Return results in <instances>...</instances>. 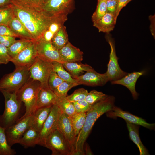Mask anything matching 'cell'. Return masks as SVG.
Returning a JSON list of instances; mask_svg holds the SVG:
<instances>
[{
    "label": "cell",
    "instance_id": "obj_1",
    "mask_svg": "<svg viewBox=\"0 0 155 155\" xmlns=\"http://www.w3.org/2000/svg\"><path fill=\"white\" fill-rule=\"evenodd\" d=\"M14 5L15 15L22 24L34 40L41 38L56 15L42 10Z\"/></svg>",
    "mask_w": 155,
    "mask_h": 155
},
{
    "label": "cell",
    "instance_id": "obj_2",
    "mask_svg": "<svg viewBox=\"0 0 155 155\" xmlns=\"http://www.w3.org/2000/svg\"><path fill=\"white\" fill-rule=\"evenodd\" d=\"M115 101L114 96L108 95L105 98L91 105L86 112L84 125L76 138L74 145V155H85L84 145L94 123L101 115L112 109Z\"/></svg>",
    "mask_w": 155,
    "mask_h": 155
},
{
    "label": "cell",
    "instance_id": "obj_3",
    "mask_svg": "<svg viewBox=\"0 0 155 155\" xmlns=\"http://www.w3.org/2000/svg\"><path fill=\"white\" fill-rule=\"evenodd\" d=\"M41 87L40 83L30 77L26 83L17 92L18 99L23 102L26 112L21 118L32 115L35 110L38 94Z\"/></svg>",
    "mask_w": 155,
    "mask_h": 155
},
{
    "label": "cell",
    "instance_id": "obj_4",
    "mask_svg": "<svg viewBox=\"0 0 155 155\" xmlns=\"http://www.w3.org/2000/svg\"><path fill=\"white\" fill-rule=\"evenodd\" d=\"M5 98V108L3 114L0 117V126L5 129L14 123L18 115L21 102L18 99L17 92L0 91Z\"/></svg>",
    "mask_w": 155,
    "mask_h": 155
},
{
    "label": "cell",
    "instance_id": "obj_5",
    "mask_svg": "<svg viewBox=\"0 0 155 155\" xmlns=\"http://www.w3.org/2000/svg\"><path fill=\"white\" fill-rule=\"evenodd\" d=\"M52 151V155H74L73 146L57 129H56L46 137L44 146Z\"/></svg>",
    "mask_w": 155,
    "mask_h": 155
},
{
    "label": "cell",
    "instance_id": "obj_6",
    "mask_svg": "<svg viewBox=\"0 0 155 155\" xmlns=\"http://www.w3.org/2000/svg\"><path fill=\"white\" fill-rule=\"evenodd\" d=\"M29 69L26 67H16L13 72L4 75L0 80V91H18L29 78Z\"/></svg>",
    "mask_w": 155,
    "mask_h": 155
},
{
    "label": "cell",
    "instance_id": "obj_7",
    "mask_svg": "<svg viewBox=\"0 0 155 155\" xmlns=\"http://www.w3.org/2000/svg\"><path fill=\"white\" fill-rule=\"evenodd\" d=\"M53 71L52 62L37 57L29 69V77L39 82L41 85L48 84L49 77Z\"/></svg>",
    "mask_w": 155,
    "mask_h": 155
},
{
    "label": "cell",
    "instance_id": "obj_8",
    "mask_svg": "<svg viewBox=\"0 0 155 155\" xmlns=\"http://www.w3.org/2000/svg\"><path fill=\"white\" fill-rule=\"evenodd\" d=\"M32 114L20 118L15 124L5 129V133L9 144L11 146L18 142L27 129L31 125Z\"/></svg>",
    "mask_w": 155,
    "mask_h": 155
},
{
    "label": "cell",
    "instance_id": "obj_9",
    "mask_svg": "<svg viewBox=\"0 0 155 155\" xmlns=\"http://www.w3.org/2000/svg\"><path fill=\"white\" fill-rule=\"evenodd\" d=\"M35 41L38 57L49 62L57 61L62 63H64L59 50L53 46L51 42L46 41L42 38Z\"/></svg>",
    "mask_w": 155,
    "mask_h": 155
},
{
    "label": "cell",
    "instance_id": "obj_10",
    "mask_svg": "<svg viewBox=\"0 0 155 155\" xmlns=\"http://www.w3.org/2000/svg\"><path fill=\"white\" fill-rule=\"evenodd\" d=\"M74 7L75 0H47L41 9L52 16L68 15L72 11Z\"/></svg>",
    "mask_w": 155,
    "mask_h": 155
},
{
    "label": "cell",
    "instance_id": "obj_11",
    "mask_svg": "<svg viewBox=\"0 0 155 155\" xmlns=\"http://www.w3.org/2000/svg\"><path fill=\"white\" fill-rule=\"evenodd\" d=\"M107 41L111 48L109 59L106 72L109 81H112L119 79L128 73L122 70L118 62V58L117 56L115 43L110 38H107Z\"/></svg>",
    "mask_w": 155,
    "mask_h": 155
},
{
    "label": "cell",
    "instance_id": "obj_12",
    "mask_svg": "<svg viewBox=\"0 0 155 155\" xmlns=\"http://www.w3.org/2000/svg\"><path fill=\"white\" fill-rule=\"evenodd\" d=\"M37 57L36 44L35 40H33L16 56L12 58L10 61L14 64L16 67L30 68Z\"/></svg>",
    "mask_w": 155,
    "mask_h": 155
},
{
    "label": "cell",
    "instance_id": "obj_13",
    "mask_svg": "<svg viewBox=\"0 0 155 155\" xmlns=\"http://www.w3.org/2000/svg\"><path fill=\"white\" fill-rule=\"evenodd\" d=\"M106 113L108 117L115 118L117 117H120L126 121L142 126L150 130H154L155 128L154 123H148L143 118L124 111L120 108L115 106L111 110Z\"/></svg>",
    "mask_w": 155,
    "mask_h": 155
},
{
    "label": "cell",
    "instance_id": "obj_14",
    "mask_svg": "<svg viewBox=\"0 0 155 155\" xmlns=\"http://www.w3.org/2000/svg\"><path fill=\"white\" fill-rule=\"evenodd\" d=\"M62 112L56 105H53L50 113L40 132L38 145L44 146L45 140L47 136L57 129V123Z\"/></svg>",
    "mask_w": 155,
    "mask_h": 155
},
{
    "label": "cell",
    "instance_id": "obj_15",
    "mask_svg": "<svg viewBox=\"0 0 155 155\" xmlns=\"http://www.w3.org/2000/svg\"><path fill=\"white\" fill-rule=\"evenodd\" d=\"M75 79L78 85L82 84L91 86H103L109 81L106 73H99L93 68Z\"/></svg>",
    "mask_w": 155,
    "mask_h": 155
},
{
    "label": "cell",
    "instance_id": "obj_16",
    "mask_svg": "<svg viewBox=\"0 0 155 155\" xmlns=\"http://www.w3.org/2000/svg\"><path fill=\"white\" fill-rule=\"evenodd\" d=\"M57 129L74 147L76 137L70 117L62 112L58 121Z\"/></svg>",
    "mask_w": 155,
    "mask_h": 155
},
{
    "label": "cell",
    "instance_id": "obj_17",
    "mask_svg": "<svg viewBox=\"0 0 155 155\" xmlns=\"http://www.w3.org/2000/svg\"><path fill=\"white\" fill-rule=\"evenodd\" d=\"M145 71L143 70L139 72H134L128 74L117 80L111 81L112 84H119L127 88L130 91L133 98L137 99L139 96L135 89V85L137 80L141 76L144 75Z\"/></svg>",
    "mask_w": 155,
    "mask_h": 155
},
{
    "label": "cell",
    "instance_id": "obj_18",
    "mask_svg": "<svg viewBox=\"0 0 155 155\" xmlns=\"http://www.w3.org/2000/svg\"><path fill=\"white\" fill-rule=\"evenodd\" d=\"M59 52L64 63L81 62L83 59V52L69 41Z\"/></svg>",
    "mask_w": 155,
    "mask_h": 155
},
{
    "label": "cell",
    "instance_id": "obj_19",
    "mask_svg": "<svg viewBox=\"0 0 155 155\" xmlns=\"http://www.w3.org/2000/svg\"><path fill=\"white\" fill-rule=\"evenodd\" d=\"M57 98L48 84L41 85L38 94L36 109L55 105Z\"/></svg>",
    "mask_w": 155,
    "mask_h": 155
},
{
    "label": "cell",
    "instance_id": "obj_20",
    "mask_svg": "<svg viewBox=\"0 0 155 155\" xmlns=\"http://www.w3.org/2000/svg\"><path fill=\"white\" fill-rule=\"evenodd\" d=\"M53 105L36 109L32 114L31 125L40 132L50 113Z\"/></svg>",
    "mask_w": 155,
    "mask_h": 155
},
{
    "label": "cell",
    "instance_id": "obj_21",
    "mask_svg": "<svg viewBox=\"0 0 155 155\" xmlns=\"http://www.w3.org/2000/svg\"><path fill=\"white\" fill-rule=\"evenodd\" d=\"M67 15L65 14L56 15L41 38L46 41L51 42L53 36L67 20Z\"/></svg>",
    "mask_w": 155,
    "mask_h": 155
},
{
    "label": "cell",
    "instance_id": "obj_22",
    "mask_svg": "<svg viewBox=\"0 0 155 155\" xmlns=\"http://www.w3.org/2000/svg\"><path fill=\"white\" fill-rule=\"evenodd\" d=\"M116 21L114 14L107 12L100 19L93 22V25L99 32L108 33L113 30Z\"/></svg>",
    "mask_w": 155,
    "mask_h": 155
},
{
    "label": "cell",
    "instance_id": "obj_23",
    "mask_svg": "<svg viewBox=\"0 0 155 155\" xmlns=\"http://www.w3.org/2000/svg\"><path fill=\"white\" fill-rule=\"evenodd\" d=\"M126 122L130 138L138 148L140 155H149L148 150L143 144L139 136L140 126L127 121H126Z\"/></svg>",
    "mask_w": 155,
    "mask_h": 155
},
{
    "label": "cell",
    "instance_id": "obj_24",
    "mask_svg": "<svg viewBox=\"0 0 155 155\" xmlns=\"http://www.w3.org/2000/svg\"><path fill=\"white\" fill-rule=\"evenodd\" d=\"M40 132L32 125L25 131L20 140L18 143L26 147L38 145Z\"/></svg>",
    "mask_w": 155,
    "mask_h": 155
},
{
    "label": "cell",
    "instance_id": "obj_25",
    "mask_svg": "<svg viewBox=\"0 0 155 155\" xmlns=\"http://www.w3.org/2000/svg\"><path fill=\"white\" fill-rule=\"evenodd\" d=\"M62 64L65 69L75 79L82 75L84 72L93 68L90 65L86 64H82L80 62H65Z\"/></svg>",
    "mask_w": 155,
    "mask_h": 155
},
{
    "label": "cell",
    "instance_id": "obj_26",
    "mask_svg": "<svg viewBox=\"0 0 155 155\" xmlns=\"http://www.w3.org/2000/svg\"><path fill=\"white\" fill-rule=\"evenodd\" d=\"M8 26L19 37L21 38L34 40L30 34L15 15Z\"/></svg>",
    "mask_w": 155,
    "mask_h": 155
},
{
    "label": "cell",
    "instance_id": "obj_27",
    "mask_svg": "<svg viewBox=\"0 0 155 155\" xmlns=\"http://www.w3.org/2000/svg\"><path fill=\"white\" fill-rule=\"evenodd\" d=\"M68 36L66 27L63 25L54 34L51 42L53 46L59 50L69 42Z\"/></svg>",
    "mask_w": 155,
    "mask_h": 155
},
{
    "label": "cell",
    "instance_id": "obj_28",
    "mask_svg": "<svg viewBox=\"0 0 155 155\" xmlns=\"http://www.w3.org/2000/svg\"><path fill=\"white\" fill-rule=\"evenodd\" d=\"M55 105L59 108L62 113L70 117L76 113L72 102L69 100L66 97H57Z\"/></svg>",
    "mask_w": 155,
    "mask_h": 155
},
{
    "label": "cell",
    "instance_id": "obj_29",
    "mask_svg": "<svg viewBox=\"0 0 155 155\" xmlns=\"http://www.w3.org/2000/svg\"><path fill=\"white\" fill-rule=\"evenodd\" d=\"M52 64L53 71L62 80L77 84L76 80L72 78L69 73L65 70L62 63L54 61L52 62Z\"/></svg>",
    "mask_w": 155,
    "mask_h": 155
},
{
    "label": "cell",
    "instance_id": "obj_30",
    "mask_svg": "<svg viewBox=\"0 0 155 155\" xmlns=\"http://www.w3.org/2000/svg\"><path fill=\"white\" fill-rule=\"evenodd\" d=\"M14 9L12 3L0 7V25H8L14 15Z\"/></svg>",
    "mask_w": 155,
    "mask_h": 155
},
{
    "label": "cell",
    "instance_id": "obj_31",
    "mask_svg": "<svg viewBox=\"0 0 155 155\" xmlns=\"http://www.w3.org/2000/svg\"><path fill=\"white\" fill-rule=\"evenodd\" d=\"M33 40L25 38L16 40L9 47L7 48L8 53L13 58L29 45Z\"/></svg>",
    "mask_w": 155,
    "mask_h": 155
},
{
    "label": "cell",
    "instance_id": "obj_32",
    "mask_svg": "<svg viewBox=\"0 0 155 155\" xmlns=\"http://www.w3.org/2000/svg\"><path fill=\"white\" fill-rule=\"evenodd\" d=\"M5 129V128L0 126V155H14L16 152L8 143Z\"/></svg>",
    "mask_w": 155,
    "mask_h": 155
},
{
    "label": "cell",
    "instance_id": "obj_33",
    "mask_svg": "<svg viewBox=\"0 0 155 155\" xmlns=\"http://www.w3.org/2000/svg\"><path fill=\"white\" fill-rule=\"evenodd\" d=\"M47 0H11L13 5L21 7L41 10V8Z\"/></svg>",
    "mask_w": 155,
    "mask_h": 155
},
{
    "label": "cell",
    "instance_id": "obj_34",
    "mask_svg": "<svg viewBox=\"0 0 155 155\" xmlns=\"http://www.w3.org/2000/svg\"><path fill=\"white\" fill-rule=\"evenodd\" d=\"M86 116V113H75L70 117L76 137L84 125Z\"/></svg>",
    "mask_w": 155,
    "mask_h": 155
},
{
    "label": "cell",
    "instance_id": "obj_35",
    "mask_svg": "<svg viewBox=\"0 0 155 155\" xmlns=\"http://www.w3.org/2000/svg\"><path fill=\"white\" fill-rule=\"evenodd\" d=\"M106 1V0H98L96 9L92 16L93 22L100 19L107 12Z\"/></svg>",
    "mask_w": 155,
    "mask_h": 155
},
{
    "label": "cell",
    "instance_id": "obj_36",
    "mask_svg": "<svg viewBox=\"0 0 155 155\" xmlns=\"http://www.w3.org/2000/svg\"><path fill=\"white\" fill-rule=\"evenodd\" d=\"M78 85V84L75 83L64 81L53 92L58 97H66L69 90Z\"/></svg>",
    "mask_w": 155,
    "mask_h": 155
},
{
    "label": "cell",
    "instance_id": "obj_37",
    "mask_svg": "<svg viewBox=\"0 0 155 155\" xmlns=\"http://www.w3.org/2000/svg\"><path fill=\"white\" fill-rule=\"evenodd\" d=\"M108 95L95 90L88 92L85 100L89 104L92 105L106 98Z\"/></svg>",
    "mask_w": 155,
    "mask_h": 155
},
{
    "label": "cell",
    "instance_id": "obj_38",
    "mask_svg": "<svg viewBox=\"0 0 155 155\" xmlns=\"http://www.w3.org/2000/svg\"><path fill=\"white\" fill-rule=\"evenodd\" d=\"M88 93L87 90L81 88L75 90L71 94L66 96L67 98L72 102L84 100Z\"/></svg>",
    "mask_w": 155,
    "mask_h": 155
},
{
    "label": "cell",
    "instance_id": "obj_39",
    "mask_svg": "<svg viewBox=\"0 0 155 155\" xmlns=\"http://www.w3.org/2000/svg\"><path fill=\"white\" fill-rule=\"evenodd\" d=\"M64 81L53 71L49 78L48 85L50 89L53 91Z\"/></svg>",
    "mask_w": 155,
    "mask_h": 155
},
{
    "label": "cell",
    "instance_id": "obj_40",
    "mask_svg": "<svg viewBox=\"0 0 155 155\" xmlns=\"http://www.w3.org/2000/svg\"><path fill=\"white\" fill-rule=\"evenodd\" d=\"M72 103L76 113H86L92 105L88 103L85 100Z\"/></svg>",
    "mask_w": 155,
    "mask_h": 155
},
{
    "label": "cell",
    "instance_id": "obj_41",
    "mask_svg": "<svg viewBox=\"0 0 155 155\" xmlns=\"http://www.w3.org/2000/svg\"><path fill=\"white\" fill-rule=\"evenodd\" d=\"M11 59L8 53L7 47L0 43V64H7Z\"/></svg>",
    "mask_w": 155,
    "mask_h": 155
},
{
    "label": "cell",
    "instance_id": "obj_42",
    "mask_svg": "<svg viewBox=\"0 0 155 155\" xmlns=\"http://www.w3.org/2000/svg\"><path fill=\"white\" fill-rule=\"evenodd\" d=\"M16 37L0 35V43L8 48L16 41Z\"/></svg>",
    "mask_w": 155,
    "mask_h": 155
},
{
    "label": "cell",
    "instance_id": "obj_43",
    "mask_svg": "<svg viewBox=\"0 0 155 155\" xmlns=\"http://www.w3.org/2000/svg\"><path fill=\"white\" fill-rule=\"evenodd\" d=\"M0 35L19 37L12 31L8 26L4 25H0Z\"/></svg>",
    "mask_w": 155,
    "mask_h": 155
},
{
    "label": "cell",
    "instance_id": "obj_44",
    "mask_svg": "<svg viewBox=\"0 0 155 155\" xmlns=\"http://www.w3.org/2000/svg\"><path fill=\"white\" fill-rule=\"evenodd\" d=\"M117 2L118 0H106L107 12L113 13L115 15L117 9Z\"/></svg>",
    "mask_w": 155,
    "mask_h": 155
},
{
    "label": "cell",
    "instance_id": "obj_45",
    "mask_svg": "<svg viewBox=\"0 0 155 155\" xmlns=\"http://www.w3.org/2000/svg\"><path fill=\"white\" fill-rule=\"evenodd\" d=\"M128 3V0H118L117 9L115 14V18L116 20L121 9Z\"/></svg>",
    "mask_w": 155,
    "mask_h": 155
},
{
    "label": "cell",
    "instance_id": "obj_46",
    "mask_svg": "<svg viewBox=\"0 0 155 155\" xmlns=\"http://www.w3.org/2000/svg\"><path fill=\"white\" fill-rule=\"evenodd\" d=\"M84 151L85 155H91L92 152L88 144L85 143L84 146Z\"/></svg>",
    "mask_w": 155,
    "mask_h": 155
},
{
    "label": "cell",
    "instance_id": "obj_47",
    "mask_svg": "<svg viewBox=\"0 0 155 155\" xmlns=\"http://www.w3.org/2000/svg\"><path fill=\"white\" fill-rule=\"evenodd\" d=\"M12 3L11 0H0V7Z\"/></svg>",
    "mask_w": 155,
    "mask_h": 155
},
{
    "label": "cell",
    "instance_id": "obj_48",
    "mask_svg": "<svg viewBox=\"0 0 155 155\" xmlns=\"http://www.w3.org/2000/svg\"><path fill=\"white\" fill-rule=\"evenodd\" d=\"M132 0H128V3Z\"/></svg>",
    "mask_w": 155,
    "mask_h": 155
},
{
    "label": "cell",
    "instance_id": "obj_49",
    "mask_svg": "<svg viewBox=\"0 0 155 155\" xmlns=\"http://www.w3.org/2000/svg\"></svg>",
    "mask_w": 155,
    "mask_h": 155
}]
</instances>
